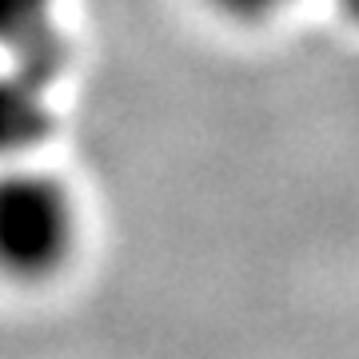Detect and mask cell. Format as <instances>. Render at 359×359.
Masks as SVG:
<instances>
[{
    "label": "cell",
    "mask_w": 359,
    "mask_h": 359,
    "mask_svg": "<svg viewBox=\"0 0 359 359\" xmlns=\"http://www.w3.org/2000/svg\"><path fill=\"white\" fill-rule=\"evenodd\" d=\"M76 244V208L68 192L36 172L0 176V271L44 280L65 268Z\"/></svg>",
    "instance_id": "cell-1"
},
{
    "label": "cell",
    "mask_w": 359,
    "mask_h": 359,
    "mask_svg": "<svg viewBox=\"0 0 359 359\" xmlns=\"http://www.w3.org/2000/svg\"><path fill=\"white\" fill-rule=\"evenodd\" d=\"M44 132V108L25 84H0V148H25Z\"/></svg>",
    "instance_id": "cell-2"
},
{
    "label": "cell",
    "mask_w": 359,
    "mask_h": 359,
    "mask_svg": "<svg viewBox=\"0 0 359 359\" xmlns=\"http://www.w3.org/2000/svg\"><path fill=\"white\" fill-rule=\"evenodd\" d=\"M44 8L48 0H0V32L20 36L25 48L40 56V65H48L56 56V40L44 28Z\"/></svg>",
    "instance_id": "cell-3"
},
{
    "label": "cell",
    "mask_w": 359,
    "mask_h": 359,
    "mask_svg": "<svg viewBox=\"0 0 359 359\" xmlns=\"http://www.w3.org/2000/svg\"><path fill=\"white\" fill-rule=\"evenodd\" d=\"M216 4L231 16H259V13H271L283 0H216Z\"/></svg>",
    "instance_id": "cell-4"
},
{
    "label": "cell",
    "mask_w": 359,
    "mask_h": 359,
    "mask_svg": "<svg viewBox=\"0 0 359 359\" xmlns=\"http://www.w3.org/2000/svg\"><path fill=\"white\" fill-rule=\"evenodd\" d=\"M339 4H344L347 13H351V16H355V20H359V0H339Z\"/></svg>",
    "instance_id": "cell-5"
}]
</instances>
